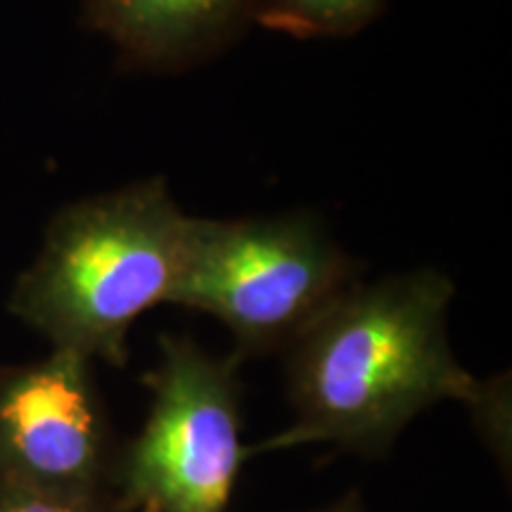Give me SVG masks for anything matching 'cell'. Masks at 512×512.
Wrapping results in <instances>:
<instances>
[{"instance_id": "obj_10", "label": "cell", "mask_w": 512, "mask_h": 512, "mask_svg": "<svg viewBox=\"0 0 512 512\" xmlns=\"http://www.w3.org/2000/svg\"><path fill=\"white\" fill-rule=\"evenodd\" d=\"M136 512H155V510H152V508H138Z\"/></svg>"}, {"instance_id": "obj_8", "label": "cell", "mask_w": 512, "mask_h": 512, "mask_svg": "<svg viewBox=\"0 0 512 512\" xmlns=\"http://www.w3.org/2000/svg\"><path fill=\"white\" fill-rule=\"evenodd\" d=\"M0 512H124L114 496H64L0 479Z\"/></svg>"}, {"instance_id": "obj_2", "label": "cell", "mask_w": 512, "mask_h": 512, "mask_svg": "<svg viewBox=\"0 0 512 512\" xmlns=\"http://www.w3.org/2000/svg\"><path fill=\"white\" fill-rule=\"evenodd\" d=\"M190 226L164 178L67 204L8 309L53 349L124 368L133 323L176 290Z\"/></svg>"}, {"instance_id": "obj_5", "label": "cell", "mask_w": 512, "mask_h": 512, "mask_svg": "<svg viewBox=\"0 0 512 512\" xmlns=\"http://www.w3.org/2000/svg\"><path fill=\"white\" fill-rule=\"evenodd\" d=\"M110 415L93 361L53 349L0 368V479L64 496H114Z\"/></svg>"}, {"instance_id": "obj_9", "label": "cell", "mask_w": 512, "mask_h": 512, "mask_svg": "<svg viewBox=\"0 0 512 512\" xmlns=\"http://www.w3.org/2000/svg\"><path fill=\"white\" fill-rule=\"evenodd\" d=\"M318 512H366V508H363V503H361V498H358V494H349V496H344L342 501L330 505V508H323Z\"/></svg>"}, {"instance_id": "obj_7", "label": "cell", "mask_w": 512, "mask_h": 512, "mask_svg": "<svg viewBox=\"0 0 512 512\" xmlns=\"http://www.w3.org/2000/svg\"><path fill=\"white\" fill-rule=\"evenodd\" d=\"M387 0H259L254 22L292 38H344L366 29Z\"/></svg>"}, {"instance_id": "obj_4", "label": "cell", "mask_w": 512, "mask_h": 512, "mask_svg": "<svg viewBox=\"0 0 512 512\" xmlns=\"http://www.w3.org/2000/svg\"><path fill=\"white\" fill-rule=\"evenodd\" d=\"M143 375L152 403L143 430L117 453L112 491L124 512H228L242 444L240 358L211 356L185 335H159Z\"/></svg>"}, {"instance_id": "obj_3", "label": "cell", "mask_w": 512, "mask_h": 512, "mask_svg": "<svg viewBox=\"0 0 512 512\" xmlns=\"http://www.w3.org/2000/svg\"><path fill=\"white\" fill-rule=\"evenodd\" d=\"M361 264L311 211L252 219H195L169 304L209 313L238 358L285 351L356 285Z\"/></svg>"}, {"instance_id": "obj_6", "label": "cell", "mask_w": 512, "mask_h": 512, "mask_svg": "<svg viewBox=\"0 0 512 512\" xmlns=\"http://www.w3.org/2000/svg\"><path fill=\"white\" fill-rule=\"evenodd\" d=\"M259 0H83L81 24L117 46L126 67L185 69L221 53L254 22Z\"/></svg>"}, {"instance_id": "obj_1", "label": "cell", "mask_w": 512, "mask_h": 512, "mask_svg": "<svg viewBox=\"0 0 512 512\" xmlns=\"http://www.w3.org/2000/svg\"><path fill=\"white\" fill-rule=\"evenodd\" d=\"M453 294L451 278L434 268L351 285L285 349L294 420L249 446V458L304 444L382 456L434 403L475 408L486 382L448 344Z\"/></svg>"}]
</instances>
